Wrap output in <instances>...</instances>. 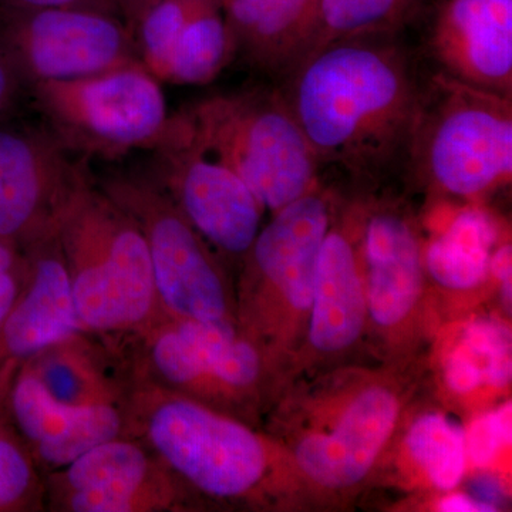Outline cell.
<instances>
[{"label":"cell","instance_id":"obj_1","mask_svg":"<svg viewBox=\"0 0 512 512\" xmlns=\"http://www.w3.org/2000/svg\"><path fill=\"white\" fill-rule=\"evenodd\" d=\"M278 86L322 167L376 180L402 165L423 80L400 35L329 43Z\"/></svg>","mask_w":512,"mask_h":512},{"label":"cell","instance_id":"obj_2","mask_svg":"<svg viewBox=\"0 0 512 512\" xmlns=\"http://www.w3.org/2000/svg\"><path fill=\"white\" fill-rule=\"evenodd\" d=\"M124 436L138 440L184 487L217 500H249L268 480L272 450L244 423L165 389L131 367Z\"/></svg>","mask_w":512,"mask_h":512},{"label":"cell","instance_id":"obj_3","mask_svg":"<svg viewBox=\"0 0 512 512\" xmlns=\"http://www.w3.org/2000/svg\"><path fill=\"white\" fill-rule=\"evenodd\" d=\"M83 332L140 333L167 318L146 239L136 221L92 181L57 229Z\"/></svg>","mask_w":512,"mask_h":512},{"label":"cell","instance_id":"obj_4","mask_svg":"<svg viewBox=\"0 0 512 512\" xmlns=\"http://www.w3.org/2000/svg\"><path fill=\"white\" fill-rule=\"evenodd\" d=\"M402 165L430 191L457 200L510 185L512 97L434 72L421 87Z\"/></svg>","mask_w":512,"mask_h":512},{"label":"cell","instance_id":"obj_5","mask_svg":"<svg viewBox=\"0 0 512 512\" xmlns=\"http://www.w3.org/2000/svg\"><path fill=\"white\" fill-rule=\"evenodd\" d=\"M205 147L245 181L264 210L320 183L322 164L276 83L220 92L183 107Z\"/></svg>","mask_w":512,"mask_h":512},{"label":"cell","instance_id":"obj_6","mask_svg":"<svg viewBox=\"0 0 512 512\" xmlns=\"http://www.w3.org/2000/svg\"><path fill=\"white\" fill-rule=\"evenodd\" d=\"M28 110L82 161H119L160 143L170 127L163 87L140 63L29 87Z\"/></svg>","mask_w":512,"mask_h":512},{"label":"cell","instance_id":"obj_7","mask_svg":"<svg viewBox=\"0 0 512 512\" xmlns=\"http://www.w3.org/2000/svg\"><path fill=\"white\" fill-rule=\"evenodd\" d=\"M143 232L158 299L170 319L232 322L227 286L210 245L141 165L94 175Z\"/></svg>","mask_w":512,"mask_h":512},{"label":"cell","instance_id":"obj_8","mask_svg":"<svg viewBox=\"0 0 512 512\" xmlns=\"http://www.w3.org/2000/svg\"><path fill=\"white\" fill-rule=\"evenodd\" d=\"M141 167L192 227L228 258H245L261 227V202L227 163L201 143L183 109Z\"/></svg>","mask_w":512,"mask_h":512},{"label":"cell","instance_id":"obj_9","mask_svg":"<svg viewBox=\"0 0 512 512\" xmlns=\"http://www.w3.org/2000/svg\"><path fill=\"white\" fill-rule=\"evenodd\" d=\"M0 42L28 87L138 63L126 22L96 10L0 6Z\"/></svg>","mask_w":512,"mask_h":512},{"label":"cell","instance_id":"obj_10","mask_svg":"<svg viewBox=\"0 0 512 512\" xmlns=\"http://www.w3.org/2000/svg\"><path fill=\"white\" fill-rule=\"evenodd\" d=\"M136 335L141 352L133 369L210 407L241 399L261 376V352L234 322L164 318Z\"/></svg>","mask_w":512,"mask_h":512},{"label":"cell","instance_id":"obj_11","mask_svg":"<svg viewBox=\"0 0 512 512\" xmlns=\"http://www.w3.org/2000/svg\"><path fill=\"white\" fill-rule=\"evenodd\" d=\"M93 173L39 120L0 123V239L20 249L59 229Z\"/></svg>","mask_w":512,"mask_h":512},{"label":"cell","instance_id":"obj_12","mask_svg":"<svg viewBox=\"0 0 512 512\" xmlns=\"http://www.w3.org/2000/svg\"><path fill=\"white\" fill-rule=\"evenodd\" d=\"M47 487L57 511L165 512L187 507L184 485L143 443L126 436L56 470Z\"/></svg>","mask_w":512,"mask_h":512},{"label":"cell","instance_id":"obj_13","mask_svg":"<svg viewBox=\"0 0 512 512\" xmlns=\"http://www.w3.org/2000/svg\"><path fill=\"white\" fill-rule=\"evenodd\" d=\"M126 25L138 63L161 84L205 86L235 62L221 0H153Z\"/></svg>","mask_w":512,"mask_h":512},{"label":"cell","instance_id":"obj_14","mask_svg":"<svg viewBox=\"0 0 512 512\" xmlns=\"http://www.w3.org/2000/svg\"><path fill=\"white\" fill-rule=\"evenodd\" d=\"M332 218V195L320 183L275 212L245 255L241 313L269 298L309 312L316 262Z\"/></svg>","mask_w":512,"mask_h":512},{"label":"cell","instance_id":"obj_15","mask_svg":"<svg viewBox=\"0 0 512 512\" xmlns=\"http://www.w3.org/2000/svg\"><path fill=\"white\" fill-rule=\"evenodd\" d=\"M420 20L436 72L512 97V0H430Z\"/></svg>","mask_w":512,"mask_h":512},{"label":"cell","instance_id":"obj_16","mask_svg":"<svg viewBox=\"0 0 512 512\" xmlns=\"http://www.w3.org/2000/svg\"><path fill=\"white\" fill-rule=\"evenodd\" d=\"M22 251L25 284L0 328V387L16 367L83 332L57 231Z\"/></svg>","mask_w":512,"mask_h":512},{"label":"cell","instance_id":"obj_17","mask_svg":"<svg viewBox=\"0 0 512 512\" xmlns=\"http://www.w3.org/2000/svg\"><path fill=\"white\" fill-rule=\"evenodd\" d=\"M400 403L384 386L360 390L343 407L332 429L305 434L295 460L312 483L342 490L363 480L392 436Z\"/></svg>","mask_w":512,"mask_h":512},{"label":"cell","instance_id":"obj_18","mask_svg":"<svg viewBox=\"0 0 512 512\" xmlns=\"http://www.w3.org/2000/svg\"><path fill=\"white\" fill-rule=\"evenodd\" d=\"M366 208L355 218L330 222L313 279L309 340L319 352L350 348L365 326L367 313L362 272V231Z\"/></svg>","mask_w":512,"mask_h":512},{"label":"cell","instance_id":"obj_19","mask_svg":"<svg viewBox=\"0 0 512 512\" xmlns=\"http://www.w3.org/2000/svg\"><path fill=\"white\" fill-rule=\"evenodd\" d=\"M367 312L380 328L392 329L409 318L423 285V251L416 228L399 208H366L362 231Z\"/></svg>","mask_w":512,"mask_h":512},{"label":"cell","instance_id":"obj_20","mask_svg":"<svg viewBox=\"0 0 512 512\" xmlns=\"http://www.w3.org/2000/svg\"><path fill=\"white\" fill-rule=\"evenodd\" d=\"M320 0H221L235 60L278 84L301 62Z\"/></svg>","mask_w":512,"mask_h":512},{"label":"cell","instance_id":"obj_21","mask_svg":"<svg viewBox=\"0 0 512 512\" xmlns=\"http://www.w3.org/2000/svg\"><path fill=\"white\" fill-rule=\"evenodd\" d=\"M498 241L494 218L480 207L458 212L448 227L430 242L423 255L431 278L451 291H468L490 275Z\"/></svg>","mask_w":512,"mask_h":512},{"label":"cell","instance_id":"obj_22","mask_svg":"<svg viewBox=\"0 0 512 512\" xmlns=\"http://www.w3.org/2000/svg\"><path fill=\"white\" fill-rule=\"evenodd\" d=\"M429 3L430 0H320L315 26L301 62L338 40L366 35H402L407 26L419 22Z\"/></svg>","mask_w":512,"mask_h":512},{"label":"cell","instance_id":"obj_23","mask_svg":"<svg viewBox=\"0 0 512 512\" xmlns=\"http://www.w3.org/2000/svg\"><path fill=\"white\" fill-rule=\"evenodd\" d=\"M25 365L63 406L123 403L126 384L104 375L79 336L39 353Z\"/></svg>","mask_w":512,"mask_h":512},{"label":"cell","instance_id":"obj_24","mask_svg":"<svg viewBox=\"0 0 512 512\" xmlns=\"http://www.w3.org/2000/svg\"><path fill=\"white\" fill-rule=\"evenodd\" d=\"M126 416L121 404L76 407L64 426L52 436L28 447L40 467L50 471L69 466L87 451L124 436Z\"/></svg>","mask_w":512,"mask_h":512},{"label":"cell","instance_id":"obj_25","mask_svg":"<svg viewBox=\"0 0 512 512\" xmlns=\"http://www.w3.org/2000/svg\"><path fill=\"white\" fill-rule=\"evenodd\" d=\"M407 451L440 491H453L467 468L466 431L440 413H426L414 420L406 437Z\"/></svg>","mask_w":512,"mask_h":512},{"label":"cell","instance_id":"obj_26","mask_svg":"<svg viewBox=\"0 0 512 512\" xmlns=\"http://www.w3.org/2000/svg\"><path fill=\"white\" fill-rule=\"evenodd\" d=\"M6 393L10 419L20 437L33 446L59 431L73 413L72 407L57 402L39 377L23 363L16 367L0 392Z\"/></svg>","mask_w":512,"mask_h":512},{"label":"cell","instance_id":"obj_27","mask_svg":"<svg viewBox=\"0 0 512 512\" xmlns=\"http://www.w3.org/2000/svg\"><path fill=\"white\" fill-rule=\"evenodd\" d=\"M511 348L510 329L493 318H480L468 323L453 346L483 375L485 384L494 389H504L511 383Z\"/></svg>","mask_w":512,"mask_h":512},{"label":"cell","instance_id":"obj_28","mask_svg":"<svg viewBox=\"0 0 512 512\" xmlns=\"http://www.w3.org/2000/svg\"><path fill=\"white\" fill-rule=\"evenodd\" d=\"M36 463L8 429L0 434V512L26 511L37 495Z\"/></svg>","mask_w":512,"mask_h":512},{"label":"cell","instance_id":"obj_29","mask_svg":"<svg viewBox=\"0 0 512 512\" xmlns=\"http://www.w3.org/2000/svg\"><path fill=\"white\" fill-rule=\"evenodd\" d=\"M512 434V406H503L483 414L466 431L467 460L477 468L494 463L500 451L510 446Z\"/></svg>","mask_w":512,"mask_h":512},{"label":"cell","instance_id":"obj_30","mask_svg":"<svg viewBox=\"0 0 512 512\" xmlns=\"http://www.w3.org/2000/svg\"><path fill=\"white\" fill-rule=\"evenodd\" d=\"M28 99V84L8 49L0 42V123L25 114Z\"/></svg>","mask_w":512,"mask_h":512},{"label":"cell","instance_id":"obj_31","mask_svg":"<svg viewBox=\"0 0 512 512\" xmlns=\"http://www.w3.org/2000/svg\"><path fill=\"white\" fill-rule=\"evenodd\" d=\"M2 8H70L96 10L124 20L123 0H0Z\"/></svg>","mask_w":512,"mask_h":512},{"label":"cell","instance_id":"obj_32","mask_svg":"<svg viewBox=\"0 0 512 512\" xmlns=\"http://www.w3.org/2000/svg\"><path fill=\"white\" fill-rule=\"evenodd\" d=\"M25 276L26 261L19 268L0 272V328L8 318L15 302L18 301L23 284H25Z\"/></svg>","mask_w":512,"mask_h":512},{"label":"cell","instance_id":"obj_33","mask_svg":"<svg viewBox=\"0 0 512 512\" xmlns=\"http://www.w3.org/2000/svg\"><path fill=\"white\" fill-rule=\"evenodd\" d=\"M490 274L500 282L501 292L508 311L512 301V248L511 244H503L495 248L490 261Z\"/></svg>","mask_w":512,"mask_h":512},{"label":"cell","instance_id":"obj_34","mask_svg":"<svg viewBox=\"0 0 512 512\" xmlns=\"http://www.w3.org/2000/svg\"><path fill=\"white\" fill-rule=\"evenodd\" d=\"M470 495L485 505L497 510L498 504L504 500V485L494 474L483 473L474 478L470 485Z\"/></svg>","mask_w":512,"mask_h":512},{"label":"cell","instance_id":"obj_35","mask_svg":"<svg viewBox=\"0 0 512 512\" xmlns=\"http://www.w3.org/2000/svg\"><path fill=\"white\" fill-rule=\"evenodd\" d=\"M439 511L443 512H493L495 511L490 505H485L477 501L476 498L471 497L470 494H448L446 497L441 498Z\"/></svg>","mask_w":512,"mask_h":512},{"label":"cell","instance_id":"obj_36","mask_svg":"<svg viewBox=\"0 0 512 512\" xmlns=\"http://www.w3.org/2000/svg\"><path fill=\"white\" fill-rule=\"evenodd\" d=\"M150 2H153V0H123L124 22H126L128 16L133 15L134 12Z\"/></svg>","mask_w":512,"mask_h":512},{"label":"cell","instance_id":"obj_37","mask_svg":"<svg viewBox=\"0 0 512 512\" xmlns=\"http://www.w3.org/2000/svg\"><path fill=\"white\" fill-rule=\"evenodd\" d=\"M5 430H6V427L3 426L2 421H0V434H2L3 431H5Z\"/></svg>","mask_w":512,"mask_h":512}]
</instances>
